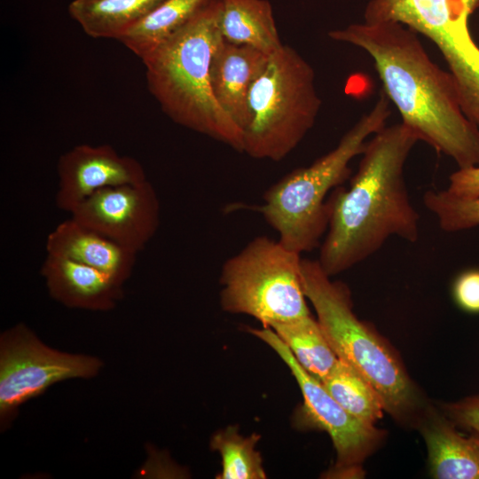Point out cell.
<instances>
[{"instance_id": "6da1fadb", "label": "cell", "mask_w": 479, "mask_h": 479, "mask_svg": "<svg viewBox=\"0 0 479 479\" xmlns=\"http://www.w3.org/2000/svg\"><path fill=\"white\" fill-rule=\"evenodd\" d=\"M419 141L403 122L385 126L367 140L349 186L328 196V227L318 261L329 276L364 262L391 237L419 240L420 214L404 178L405 162Z\"/></svg>"}, {"instance_id": "7a4b0ae2", "label": "cell", "mask_w": 479, "mask_h": 479, "mask_svg": "<svg viewBox=\"0 0 479 479\" xmlns=\"http://www.w3.org/2000/svg\"><path fill=\"white\" fill-rule=\"evenodd\" d=\"M365 51L402 122L459 169L479 166V128L464 114L450 72L428 55L417 33L394 21L364 22L328 32Z\"/></svg>"}, {"instance_id": "3957f363", "label": "cell", "mask_w": 479, "mask_h": 479, "mask_svg": "<svg viewBox=\"0 0 479 479\" xmlns=\"http://www.w3.org/2000/svg\"><path fill=\"white\" fill-rule=\"evenodd\" d=\"M221 8V0L212 1L141 60L149 91L173 122L243 153V131L211 87L212 59L224 40Z\"/></svg>"}, {"instance_id": "277c9868", "label": "cell", "mask_w": 479, "mask_h": 479, "mask_svg": "<svg viewBox=\"0 0 479 479\" xmlns=\"http://www.w3.org/2000/svg\"><path fill=\"white\" fill-rule=\"evenodd\" d=\"M306 298L339 360L365 379L396 420L417 425L426 409L418 389L389 342L357 318L348 286L333 280L318 259H302Z\"/></svg>"}, {"instance_id": "5b68a950", "label": "cell", "mask_w": 479, "mask_h": 479, "mask_svg": "<svg viewBox=\"0 0 479 479\" xmlns=\"http://www.w3.org/2000/svg\"><path fill=\"white\" fill-rule=\"evenodd\" d=\"M389 102L382 92L334 149L265 191L259 212L283 246L300 255L320 247L328 227V196L349 178V163L362 154L368 138L386 126Z\"/></svg>"}, {"instance_id": "8992f818", "label": "cell", "mask_w": 479, "mask_h": 479, "mask_svg": "<svg viewBox=\"0 0 479 479\" xmlns=\"http://www.w3.org/2000/svg\"><path fill=\"white\" fill-rule=\"evenodd\" d=\"M320 106L313 68L283 44L251 87L243 153L255 159L283 160L311 130Z\"/></svg>"}, {"instance_id": "52a82bcc", "label": "cell", "mask_w": 479, "mask_h": 479, "mask_svg": "<svg viewBox=\"0 0 479 479\" xmlns=\"http://www.w3.org/2000/svg\"><path fill=\"white\" fill-rule=\"evenodd\" d=\"M301 255L279 240L258 236L224 263L220 304L263 327L310 315L302 282Z\"/></svg>"}, {"instance_id": "ba28073f", "label": "cell", "mask_w": 479, "mask_h": 479, "mask_svg": "<svg viewBox=\"0 0 479 479\" xmlns=\"http://www.w3.org/2000/svg\"><path fill=\"white\" fill-rule=\"evenodd\" d=\"M102 362L91 356L51 349L25 325L19 324L0 338V421L5 428L20 405L51 385L73 378H91Z\"/></svg>"}, {"instance_id": "9c48e42d", "label": "cell", "mask_w": 479, "mask_h": 479, "mask_svg": "<svg viewBox=\"0 0 479 479\" xmlns=\"http://www.w3.org/2000/svg\"><path fill=\"white\" fill-rule=\"evenodd\" d=\"M248 331L275 350L289 367L303 397L302 422L329 435L336 452L329 477H362L363 464L380 445L384 433L374 425L365 424L345 411L323 384L299 365L271 328H248Z\"/></svg>"}, {"instance_id": "30bf717a", "label": "cell", "mask_w": 479, "mask_h": 479, "mask_svg": "<svg viewBox=\"0 0 479 479\" xmlns=\"http://www.w3.org/2000/svg\"><path fill=\"white\" fill-rule=\"evenodd\" d=\"M69 214L81 224L137 254L160 225L159 199L148 180L101 189Z\"/></svg>"}, {"instance_id": "8fae6325", "label": "cell", "mask_w": 479, "mask_h": 479, "mask_svg": "<svg viewBox=\"0 0 479 479\" xmlns=\"http://www.w3.org/2000/svg\"><path fill=\"white\" fill-rule=\"evenodd\" d=\"M57 171L56 204L68 213L101 189L147 180L138 161L110 145H75L59 157Z\"/></svg>"}, {"instance_id": "7c38bea8", "label": "cell", "mask_w": 479, "mask_h": 479, "mask_svg": "<svg viewBox=\"0 0 479 479\" xmlns=\"http://www.w3.org/2000/svg\"><path fill=\"white\" fill-rule=\"evenodd\" d=\"M41 275L51 296L69 308L106 311L123 295L110 274L59 255L47 254Z\"/></svg>"}, {"instance_id": "4fadbf2b", "label": "cell", "mask_w": 479, "mask_h": 479, "mask_svg": "<svg viewBox=\"0 0 479 479\" xmlns=\"http://www.w3.org/2000/svg\"><path fill=\"white\" fill-rule=\"evenodd\" d=\"M271 56L243 44L222 41L211 62L213 94L222 109L244 131L248 122L251 87Z\"/></svg>"}, {"instance_id": "5bb4252c", "label": "cell", "mask_w": 479, "mask_h": 479, "mask_svg": "<svg viewBox=\"0 0 479 479\" xmlns=\"http://www.w3.org/2000/svg\"><path fill=\"white\" fill-rule=\"evenodd\" d=\"M436 479H479V436L462 435L442 412L426 407L417 425Z\"/></svg>"}, {"instance_id": "9a60e30c", "label": "cell", "mask_w": 479, "mask_h": 479, "mask_svg": "<svg viewBox=\"0 0 479 479\" xmlns=\"http://www.w3.org/2000/svg\"><path fill=\"white\" fill-rule=\"evenodd\" d=\"M45 247L47 254L96 268L122 284L130 277L137 255L71 217L49 233Z\"/></svg>"}, {"instance_id": "2e32d148", "label": "cell", "mask_w": 479, "mask_h": 479, "mask_svg": "<svg viewBox=\"0 0 479 479\" xmlns=\"http://www.w3.org/2000/svg\"><path fill=\"white\" fill-rule=\"evenodd\" d=\"M224 41L254 47L271 56L282 46L268 0H221Z\"/></svg>"}, {"instance_id": "e0dca14e", "label": "cell", "mask_w": 479, "mask_h": 479, "mask_svg": "<svg viewBox=\"0 0 479 479\" xmlns=\"http://www.w3.org/2000/svg\"><path fill=\"white\" fill-rule=\"evenodd\" d=\"M164 0H73L68 13L92 38L120 39Z\"/></svg>"}, {"instance_id": "ac0fdd59", "label": "cell", "mask_w": 479, "mask_h": 479, "mask_svg": "<svg viewBox=\"0 0 479 479\" xmlns=\"http://www.w3.org/2000/svg\"><path fill=\"white\" fill-rule=\"evenodd\" d=\"M214 0H164L120 39L141 59L183 28Z\"/></svg>"}, {"instance_id": "d6986e66", "label": "cell", "mask_w": 479, "mask_h": 479, "mask_svg": "<svg viewBox=\"0 0 479 479\" xmlns=\"http://www.w3.org/2000/svg\"><path fill=\"white\" fill-rule=\"evenodd\" d=\"M270 328L287 346L299 365L320 382L329 375L339 361L317 318L311 314L293 321L275 324Z\"/></svg>"}, {"instance_id": "ffe728a7", "label": "cell", "mask_w": 479, "mask_h": 479, "mask_svg": "<svg viewBox=\"0 0 479 479\" xmlns=\"http://www.w3.org/2000/svg\"><path fill=\"white\" fill-rule=\"evenodd\" d=\"M327 392L350 415L374 425L383 417L382 401L373 386L349 365L339 360L321 382Z\"/></svg>"}, {"instance_id": "44dd1931", "label": "cell", "mask_w": 479, "mask_h": 479, "mask_svg": "<svg viewBox=\"0 0 479 479\" xmlns=\"http://www.w3.org/2000/svg\"><path fill=\"white\" fill-rule=\"evenodd\" d=\"M261 436L254 433L247 437L239 433L237 426H229L216 432L211 438L210 447L218 452L222 460L217 479H265L260 453L255 444Z\"/></svg>"}, {"instance_id": "7402d4cb", "label": "cell", "mask_w": 479, "mask_h": 479, "mask_svg": "<svg viewBox=\"0 0 479 479\" xmlns=\"http://www.w3.org/2000/svg\"><path fill=\"white\" fill-rule=\"evenodd\" d=\"M423 203L447 232H456L479 226V197L464 199L446 189H430L423 194Z\"/></svg>"}, {"instance_id": "603a6c76", "label": "cell", "mask_w": 479, "mask_h": 479, "mask_svg": "<svg viewBox=\"0 0 479 479\" xmlns=\"http://www.w3.org/2000/svg\"><path fill=\"white\" fill-rule=\"evenodd\" d=\"M442 412L456 426L479 436V395L444 404Z\"/></svg>"}, {"instance_id": "cb8c5ba5", "label": "cell", "mask_w": 479, "mask_h": 479, "mask_svg": "<svg viewBox=\"0 0 479 479\" xmlns=\"http://www.w3.org/2000/svg\"><path fill=\"white\" fill-rule=\"evenodd\" d=\"M453 297L464 310L479 312V269H470L460 273L452 287Z\"/></svg>"}, {"instance_id": "d4e9b609", "label": "cell", "mask_w": 479, "mask_h": 479, "mask_svg": "<svg viewBox=\"0 0 479 479\" xmlns=\"http://www.w3.org/2000/svg\"><path fill=\"white\" fill-rule=\"evenodd\" d=\"M446 190L459 198L479 197V166L458 169L449 177Z\"/></svg>"}]
</instances>
